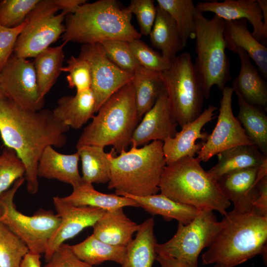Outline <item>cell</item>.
Masks as SVG:
<instances>
[{
	"label": "cell",
	"mask_w": 267,
	"mask_h": 267,
	"mask_svg": "<svg viewBox=\"0 0 267 267\" xmlns=\"http://www.w3.org/2000/svg\"><path fill=\"white\" fill-rule=\"evenodd\" d=\"M69 128L52 111L26 110L7 97L0 100V136L5 147L13 149L24 164L30 194L39 190L37 167L43 151L48 146H64Z\"/></svg>",
	"instance_id": "obj_1"
},
{
	"label": "cell",
	"mask_w": 267,
	"mask_h": 267,
	"mask_svg": "<svg viewBox=\"0 0 267 267\" xmlns=\"http://www.w3.org/2000/svg\"><path fill=\"white\" fill-rule=\"evenodd\" d=\"M214 240L203 254L205 265L234 267L258 255L267 262V217L254 211L227 213Z\"/></svg>",
	"instance_id": "obj_2"
},
{
	"label": "cell",
	"mask_w": 267,
	"mask_h": 267,
	"mask_svg": "<svg viewBox=\"0 0 267 267\" xmlns=\"http://www.w3.org/2000/svg\"><path fill=\"white\" fill-rule=\"evenodd\" d=\"M132 14L115 0L85 2L66 16L63 42L83 44H99L109 40L129 42L141 35L132 24Z\"/></svg>",
	"instance_id": "obj_3"
},
{
	"label": "cell",
	"mask_w": 267,
	"mask_h": 267,
	"mask_svg": "<svg viewBox=\"0 0 267 267\" xmlns=\"http://www.w3.org/2000/svg\"><path fill=\"white\" fill-rule=\"evenodd\" d=\"M195 157H185L166 165L159 187L161 193L180 203L198 210L217 211L225 216L231 202L226 198L218 180Z\"/></svg>",
	"instance_id": "obj_4"
},
{
	"label": "cell",
	"mask_w": 267,
	"mask_h": 267,
	"mask_svg": "<svg viewBox=\"0 0 267 267\" xmlns=\"http://www.w3.org/2000/svg\"><path fill=\"white\" fill-rule=\"evenodd\" d=\"M163 142L159 140L138 148L131 147L115 156L113 148L108 153L111 174L108 188L115 194L145 196L157 194L159 184L166 163Z\"/></svg>",
	"instance_id": "obj_5"
},
{
	"label": "cell",
	"mask_w": 267,
	"mask_h": 267,
	"mask_svg": "<svg viewBox=\"0 0 267 267\" xmlns=\"http://www.w3.org/2000/svg\"><path fill=\"white\" fill-rule=\"evenodd\" d=\"M97 113L84 129L76 148L112 145L117 153L126 150L139 121L132 82L111 95Z\"/></svg>",
	"instance_id": "obj_6"
},
{
	"label": "cell",
	"mask_w": 267,
	"mask_h": 267,
	"mask_svg": "<svg viewBox=\"0 0 267 267\" xmlns=\"http://www.w3.org/2000/svg\"><path fill=\"white\" fill-rule=\"evenodd\" d=\"M195 23L197 55L194 66L204 98L208 99L213 86L222 90L231 79L223 37L224 21L215 15L208 19L197 11Z\"/></svg>",
	"instance_id": "obj_7"
},
{
	"label": "cell",
	"mask_w": 267,
	"mask_h": 267,
	"mask_svg": "<svg viewBox=\"0 0 267 267\" xmlns=\"http://www.w3.org/2000/svg\"><path fill=\"white\" fill-rule=\"evenodd\" d=\"M25 181L24 177L18 179L11 188L0 195V222L26 244L29 252L41 255L44 254L60 218L50 210L40 209L28 216L16 209L14 197Z\"/></svg>",
	"instance_id": "obj_8"
},
{
	"label": "cell",
	"mask_w": 267,
	"mask_h": 267,
	"mask_svg": "<svg viewBox=\"0 0 267 267\" xmlns=\"http://www.w3.org/2000/svg\"><path fill=\"white\" fill-rule=\"evenodd\" d=\"M161 73L173 115L181 128L201 114L204 98L190 54L177 56Z\"/></svg>",
	"instance_id": "obj_9"
},
{
	"label": "cell",
	"mask_w": 267,
	"mask_h": 267,
	"mask_svg": "<svg viewBox=\"0 0 267 267\" xmlns=\"http://www.w3.org/2000/svg\"><path fill=\"white\" fill-rule=\"evenodd\" d=\"M59 10L54 0H40L25 20L14 47L15 56L35 57L58 40L65 32L63 22L68 14L64 11L57 14Z\"/></svg>",
	"instance_id": "obj_10"
},
{
	"label": "cell",
	"mask_w": 267,
	"mask_h": 267,
	"mask_svg": "<svg viewBox=\"0 0 267 267\" xmlns=\"http://www.w3.org/2000/svg\"><path fill=\"white\" fill-rule=\"evenodd\" d=\"M222 225L213 211L199 210L188 224L178 222L177 230L169 240L156 246L157 254L169 256L193 267H198L202 250L209 247Z\"/></svg>",
	"instance_id": "obj_11"
},
{
	"label": "cell",
	"mask_w": 267,
	"mask_h": 267,
	"mask_svg": "<svg viewBox=\"0 0 267 267\" xmlns=\"http://www.w3.org/2000/svg\"><path fill=\"white\" fill-rule=\"evenodd\" d=\"M0 86L6 97L21 108L43 109L44 99L39 91L34 62L13 53L0 71Z\"/></svg>",
	"instance_id": "obj_12"
},
{
	"label": "cell",
	"mask_w": 267,
	"mask_h": 267,
	"mask_svg": "<svg viewBox=\"0 0 267 267\" xmlns=\"http://www.w3.org/2000/svg\"><path fill=\"white\" fill-rule=\"evenodd\" d=\"M79 56L89 63L95 112L115 92L132 82L133 73L123 70L106 55L100 44H83Z\"/></svg>",
	"instance_id": "obj_13"
},
{
	"label": "cell",
	"mask_w": 267,
	"mask_h": 267,
	"mask_svg": "<svg viewBox=\"0 0 267 267\" xmlns=\"http://www.w3.org/2000/svg\"><path fill=\"white\" fill-rule=\"evenodd\" d=\"M219 114L216 126L197 154L201 162L208 161L221 151L240 145L254 144L246 135L240 123L233 113L232 87L222 90Z\"/></svg>",
	"instance_id": "obj_14"
},
{
	"label": "cell",
	"mask_w": 267,
	"mask_h": 267,
	"mask_svg": "<svg viewBox=\"0 0 267 267\" xmlns=\"http://www.w3.org/2000/svg\"><path fill=\"white\" fill-rule=\"evenodd\" d=\"M53 203L60 222L48 241L44 254L46 262L66 240L73 238L85 228L92 226L106 212L98 208L73 205L59 196L53 197Z\"/></svg>",
	"instance_id": "obj_15"
},
{
	"label": "cell",
	"mask_w": 267,
	"mask_h": 267,
	"mask_svg": "<svg viewBox=\"0 0 267 267\" xmlns=\"http://www.w3.org/2000/svg\"><path fill=\"white\" fill-rule=\"evenodd\" d=\"M178 126L165 89L136 127L130 145L131 147H138L151 141L164 142L175 135Z\"/></svg>",
	"instance_id": "obj_16"
},
{
	"label": "cell",
	"mask_w": 267,
	"mask_h": 267,
	"mask_svg": "<svg viewBox=\"0 0 267 267\" xmlns=\"http://www.w3.org/2000/svg\"><path fill=\"white\" fill-rule=\"evenodd\" d=\"M217 110L216 106L209 105L196 119L184 125L174 137L163 142V150L166 165L185 157H195L198 154L209 135L202 130L214 118Z\"/></svg>",
	"instance_id": "obj_17"
},
{
	"label": "cell",
	"mask_w": 267,
	"mask_h": 267,
	"mask_svg": "<svg viewBox=\"0 0 267 267\" xmlns=\"http://www.w3.org/2000/svg\"><path fill=\"white\" fill-rule=\"evenodd\" d=\"M198 12H211L224 21L246 19L252 25V34L262 44L266 41L263 13L257 0H225L220 2H199L195 5Z\"/></svg>",
	"instance_id": "obj_18"
},
{
	"label": "cell",
	"mask_w": 267,
	"mask_h": 267,
	"mask_svg": "<svg viewBox=\"0 0 267 267\" xmlns=\"http://www.w3.org/2000/svg\"><path fill=\"white\" fill-rule=\"evenodd\" d=\"M258 168L235 171L218 180L224 196L234 204L232 213L241 214L252 211L253 204L259 195L262 180H256Z\"/></svg>",
	"instance_id": "obj_19"
},
{
	"label": "cell",
	"mask_w": 267,
	"mask_h": 267,
	"mask_svg": "<svg viewBox=\"0 0 267 267\" xmlns=\"http://www.w3.org/2000/svg\"><path fill=\"white\" fill-rule=\"evenodd\" d=\"M247 20L224 21L223 37L226 48L236 52L245 51L253 60L264 78L267 77V48L249 30Z\"/></svg>",
	"instance_id": "obj_20"
},
{
	"label": "cell",
	"mask_w": 267,
	"mask_h": 267,
	"mask_svg": "<svg viewBox=\"0 0 267 267\" xmlns=\"http://www.w3.org/2000/svg\"><path fill=\"white\" fill-rule=\"evenodd\" d=\"M80 156L77 152L65 154L52 146L46 147L41 155L37 167L38 177L57 179L70 184L73 188L83 182L78 169Z\"/></svg>",
	"instance_id": "obj_21"
},
{
	"label": "cell",
	"mask_w": 267,
	"mask_h": 267,
	"mask_svg": "<svg viewBox=\"0 0 267 267\" xmlns=\"http://www.w3.org/2000/svg\"><path fill=\"white\" fill-rule=\"evenodd\" d=\"M138 224L124 213L123 208L106 211L92 226V234L109 244L127 247L133 240V235L140 228Z\"/></svg>",
	"instance_id": "obj_22"
},
{
	"label": "cell",
	"mask_w": 267,
	"mask_h": 267,
	"mask_svg": "<svg viewBox=\"0 0 267 267\" xmlns=\"http://www.w3.org/2000/svg\"><path fill=\"white\" fill-rule=\"evenodd\" d=\"M235 53L240 58V68L238 76L232 82V88L249 103L265 108L267 104L266 82L245 51L238 49Z\"/></svg>",
	"instance_id": "obj_23"
},
{
	"label": "cell",
	"mask_w": 267,
	"mask_h": 267,
	"mask_svg": "<svg viewBox=\"0 0 267 267\" xmlns=\"http://www.w3.org/2000/svg\"><path fill=\"white\" fill-rule=\"evenodd\" d=\"M55 116L69 128L80 129L95 112V100L90 89L76 92L75 95L61 97L52 110Z\"/></svg>",
	"instance_id": "obj_24"
},
{
	"label": "cell",
	"mask_w": 267,
	"mask_h": 267,
	"mask_svg": "<svg viewBox=\"0 0 267 267\" xmlns=\"http://www.w3.org/2000/svg\"><path fill=\"white\" fill-rule=\"evenodd\" d=\"M217 155V163L208 172L217 180L235 171L258 168L267 159L254 144L236 146L223 150Z\"/></svg>",
	"instance_id": "obj_25"
},
{
	"label": "cell",
	"mask_w": 267,
	"mask_h": 267,
	"mask_svg": "<svg viewBox=\"0 0 267 267\" xmlns=\"http://www.w3.org/2000/svg\"><path fill=\"white\" fill-rule=\"evenodd\" d=\"M119 195L132 199L137 203L139 207L152 216H161L167 221L175 219L178 222L185 225L194 219L199 210L191 206L177 202L162 193L145 196L127 194Z\"/></svg>",
	"instance_id": "obj_26"
},
{
	"label": "cell",
	"mask_w": 267,
	"mask_h": 267,
	"mask_svg": "<svg viewBox=\"0 0 267 267\" xmlns=\"http://www.w3.org/2000/svg\"><path fill=\"white\" fill-rule=\"evenodd\" d=\"M155 222L149 218L141 223L135 237L126 247L121 267H152L156 261L157 239L154 234Z\"/></svg>",
	"instance_id": "obj_27"
},
{
	"label": "cell",
	"mask_w": 267,
	"mask_h": 267,
	"mask_svg": "<svg viewBox=\"0 0 267 267\" xmlns=\"http://www.w3.org/2000/svg\"><path fill=\"white\" fill-rule=\"evenodd\" d=\"M149 35L152 45L161 51L164 58L172 62L184 47L176 22L158 5L156 18Z\"/></svg>",
	"instance_id": "obj_28"
},
{
	"label": "cell",
	"mask_w": 267,
	"mask_h": 267,
	"mask_svg": "<svg viewBox=\"0 0 267 267\" xmlns=\"http://www.w3.org/2000/svg\"><path fill=\"white\" fill-rule=\"evenodd\" d=\"M132 83L139 121L165 90L161 73L139 65L133 73Z\"/></svg>",
	"instance_id": "obj_29"
},
{
	"label": "cell",
	"mask_w": 267,
	"mask_h": 267,
	"mask_svg": "<svg viewBox=\"0 0 267 267\" xmlns=\"http://www.w3.org/2000/svg\"><path fill=\"white\" fill-rule=\"evenodd\" d=\"M65 202L77 206H90L106 211L125 207H139L132 199L116 194H106L96 190L92 184L84 181L73 188L69 195L61 197Z\"/></svg>",
	"instance_id": "obj_30"
},
{
	"label": "cell",
	"mask_w": 267,
	"mask_h": 267,
	"mask_svg": "<svg viewBox=\"0 0 267 267\" xmlns=\"http://www.w3.org/2000/svg\"><path fill=\"white\" fill-rule=\"evenodd\" d=\"M235 93L239 105L237 119L247 137L267 157V116L265 111L247 102L238 92Z\"/></svg>",
	"instance_id": "obj_31"
},
{
	"label": "cell",
	"mask_w": 267,
	"mask_h": 267,
	"mask_svg": "<svg viewBox=\"0 0 267 267\" xmlns=\"http://www.w3.org/2000/svg\"><path fill=\"white\" fill-rule=\"evenodd\" d=\"M66 44L64 42L57 46L49 47L34 57L37 83L42 98L51 89L62 72L63 47Z\"/></svg>",
	"instance_id": "obj_32"
},
{
	"label": "cell",
	"mask_w": 267,
	"mask_h": 267,
	"mask_svg": "<svg viewBox=\"0 0 267 267\" xmlns=\"http://www.w3.org/2000/svg\"><path fill=\"white\" fill-rule=\"evenodd\" d=\"M74 254L87 264L95 266L106 261L121 265L124 260L126 247L114 246L97 238L92 234L83 241L70 245Z\"/></svg>",
	"instance_id": "obj_33"
},
{
	"label": "cell",
	"mask_w": 267,
	"mask_h": 267,
	"mask_svg": "<svg viewBox=\"0 0 267 267\" xmlns=\"http://www.w3.org/2000/svg\"><path fill=\"white\" fill-rule=\"evenodd\" d=\"M104 147L86 145L77 147L82 162L84 181L93 184L105 183L110 180V162Z\"/></svg>",
	"instance_id": "obj_34"
},
{
	"label": "cell",
	"mask_w": 267,
	"mask_h": 267,
	"mask_svg": "<svg viewBox=\"0 0 267 267\" xmlns=\"http://www.w3.org/2000/svg\"><path fill=\"white\" fill-rule=\"evenodd\" d=\"M157 5L167 12L178 27L185 47L188 40L195 38L197 11L192 0H157Z\"/></svg>",
	"instance_id": "obj_35"
},
{
	"label": "cell",
	"mask_w": 267,
	"mask_h": 267,
	"mask_svg": "<svg viewBox=\"0 0 267 267\" xmlns=\"http://www.w3.org/2000/svg\"><path fill=\"white\" fill-rule=\"evenodd\" d=\"M29 252L26 244L0 222V267H20Z\"/></svg>",
	"instance_id": "obj_36"
},
{
	"label": "cell",
	"mask_w": 267,
	"mask_h": 267,
	"mask_svg": "<svg viewBox=\"0 0 267 267\" xmlns=\"http://www.w3.org/2000/svg\"><path fill=\"white\" fill-rule=\"evenodd\" d=\"M40 0H2L0 1V25L13 28L22 24Z\"/></svg>",
	"instance_id": "obj_37"
},
{
	"label": "cell",
	"mask_w": 267,
	"mask_h": 267,
	"mask_svg": "<svg viewBox=\"0 0 267 267\" xmlns=\"http://www.w3.org/2000/svg\"><path fill=\"white\" fill-rule=\"evenodd\" d=\"M99 44L107 57L123 70L133 73L139 65L131 50L129 42L109 40Z\"/></svg>",
	"instance_id": "obj_38"
},
{
	"label": "cell",
	"mask_w": 267,
	"mask_h": 267,
	"mask_svg": "<svg viewBox=\"0 0 267 267\" xmlns=\"http://www.w3.org/2000/svg\"><path fill=\"white\" fill-rule=\"evenodd\" d=\"M25 173L24 165L16 152L7 147L3 148L0 155V195Z\"/></svg>",
	"instance_id": "obj_39"
},
{
	"label": "cell",
	"mask_w": 267,
	"mask_h": 267,
	"mask_svg": "<svg viewBox=\"0 0 267 267\" xmlns=\"http://www.w3.org/2000/svg\"><path fill=\"white\" fill-rule=\"evenodd\" d=\"M66 67H63L62 72L69 74L66 79L70 88H75L76 92L91 89V74L90 66L84 58L72 56L67 61Z\"/></svg>",
	"instance_id": "obj_40"
},
{
	"label": "cell",
	"mask_w": 267,
	"mask_h": 267,
	"mask_svg": "<svg viewBox=\"0 0 267 267\" xmlns=\"http://www.w3.org/2000/svg\"><path fill=\"white\" fill-rule=\"evenodd\" d=\"M129 44L135 59L143 67L159 73L170 67L172 62L164 58L140 39L133 40Z\"/></svg>",
	"instance_id": "obj_41"
},
{
	"label": "cell",
	"mask_w": 267,
	"mask_h": 267,
	"mask_svg": "<svg viewBox=\"0 0 267 267\" xmlns=\"http://www.w3.org/2000/svg\"><path fill=\"white\" fill-rule=\"evenodd\" d=\"M136 18L140 34L149 35L156 16V6L152 0H132L127 7Z\"/></svg>",
	"instance_id": "obj_42"
},
{
	"label": "cell",
	"mask_w": 267,
	"mask_h": 267,
	"mask_svg": "<svg viewBox=\"0 0 267 267\" xmlns=\"http://www.w3.org/2000/svg\"><path fill=\"white\" fill-rule=\"evenodd\" d=\"M25 22L17 27L8 28L0 25V71L13 54L17 38Z\"/></svg>",
	"instance_id": "obj_43"
},
{
	"label": "cell",
	"mask_w": 267,
	"mask_h": 267,
	"mask_svg": "<svg viewBox=\"0 0 267 267\" xmlns=\"http://www.w3.org/2000/svg\"><path fill=\"white\" fill-rule=\"evenodd\" d=\"M44 267H96L79 259L72 251L70 245L63 243L55 251Z\"/></svg>",
	"instance_id": "obj_44"
},
{
	"label": "cell",
	"mask_w": 267,
	"mask_h": 267,
	"mask_svg": "<svg viewBox=\"0 0 267 267\" xmlns=\"http://www.w3.org/2000/svg\"><path fill=\"white\" fill-rule=\"evenodd\" d=\"M252 211L261 216L267 217V176L260 182L259 195L253 204Z\"/></svg>",
	"instance_id": "obj_45"
},
{
	"label": "cell",
	"mask_w": 267,
	"mask_h": 267,
	"mask_svg": "<svg viewBox=\"0 0 267 267\" xmlns=\"http://www.w3.org/2000/svg\"><path fill=\"white\" fill-rule=\"evenodd\" d=\"M156 261H157L160 267H193L175 258L164 254H157ZM213 267H221L216 264Z\"/></svg>",
	"instance_id": "obj_46"
},
{
	"label": "cell",
	"mask_w": 267,
	"mask_h": 267,
	"mask_svg": "<svg viewBox=\"0 0 267 267\" xmlns=\"http://www.w3.org/2000/svg\"><path fill=\"white\" fill-rule=\"evenodd\" d=\"M62 11L68 14L74 13L79 6L86 2V0H54Z\"/></svg>",
	"instance_id": "obj_47"
},
{
	"label": "cell",
	"mask_w": 267,
	"mask_h": 267,
	"mask_svg": "<svg viewBox=\"0 0 267 267\" xmlns=\"http://www.w3.org/2000/svg\"><path fill=\"white\" fill-rule=\"evenodd\" d=\"M41 255L29 252L23 258L20 267H41Z\"/></svg>",
	"instance_id": "obj_48"
},
{
	"label": "cell",
	"mask_w": 267,
	"mask_h": 267,
	"mask_svg": "<svg viewBox=\"0 0 267 267\" xmlns=\"http://www.w3.org/2000/svg\"><path fill=\"white\" fill-rule=\"evenodd\" d=\"M261 7L263 16L265 30L267 32V0H257Z\"/></svg>",
	"instance_id": "obj_49"
},
{
	"label": "cell",
	"mask_w": 267,
	"mask_h": 267,
	"mask_svg": "<svg viewBox=\"0 0 267 267\" xmlns=\"http://www.w3.org/2000/svg\"><path fill=\"white\" fill-rule=\"evenodd\" d=\"M6 97V96L5 95L0 86V100L4 99Z\"/></svg>",
	"instance_id": "obj_50"
}]
</instances>
